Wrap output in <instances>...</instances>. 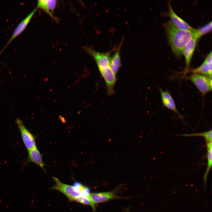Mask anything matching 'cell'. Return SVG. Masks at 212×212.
Instances as JSON below:
<instances>
[{"label":"cell","mask_w":212,"mask_h":212,"mask_svg":"<svg viewBox=\"0 0 212 212\" xmlns=\"http://www.w3.org/2000/svg\"><path fill=\"white\" fill-rule=\"evenodd\" d=\"M212 29V21H211L198 29H195V36L198 39L201 36L209 32Z\"/></svg>","instance_id":"2e32d148"},{"label":"cell","mask_w":212,"mask_h":212,"mask_svg":"<svg viewBox=\"0 0 212 212\" xmlns=\"http://www.w3.org/2000/svg\"><path fill=\"white\" fill-rule=\"evenodd\" d=\"M57 3V1L54 0H39L37 1V7L44 11L57 21L58 19L53 15Z\"/></svg>","instance_id":"8fae6325"},{"label":"cell","mask_w":212,"mask_h":212,"mask_svg":"<svg viewBox=\"0 0 212 212\" xmlns=\"http://www.w3.org/2000/svg\"><path fill=\"white\" fill-rule=\"evenodd\" d=\"M55 185L52 189L58 191L66 196L71 201H74L78 197L81 196L73 186L62 183L58 178L53 177Z\"/></svg>","instance_id":"5b68a950"},{"label":"cell","mask_w":212,"mask_h":212,"mask_svg":"<svg viewBox=\"0 0 212 212\" xmlns=\"http://www.w3.org/2000/svg\"><path fill=\"white\" fill-rule=\"evenodd\" d=\"M198 39L195 36L193 37L188 42L184 49L183 54L185 57L186 64V68L184 73L188 71Z\"/></svg>","instance_id":"52a82bcc"},{"label":"cell","mask_w":212,"mask_h":212,"mask_svg":"<svg viewBox=\"0 0 212 212\" xmlns=\"http://www.w3.org/2000/svg\"><path fill=\"white\" fill-rule=\"evenodd\" d=\"M28 151V156L26 163H34L43 169L45 164L40 152L37 147Z\"/></svg>","instance_id":"4fadbf2b"},{"label":"cell","mask_w":212,"mask_h":212,"mask_svg":"<svg viewBox=\"0 0 212 212\" xmlns=\"http://www.w3.org/2000/svg\"><path fill=\"white\" fill-rule=\"evenodd\" d=\"M207 150V168L204 176L205 184L206 182L208 173L212 165V143L211 142H206Z\"/></svg>","instance_id":"9a60e30c"},{"label":"cell","mask_w":212,"mask_h":212,"mask_svg":"<svg viewBox=\"0 0 212 212\" xmlns=\"http://www.w3.org/2000/svg\"><path fill=\"white\" fill-rule=\"evenodd\" d=\"M15 122L19 130L23 142L27 150L36 147L34 136L25 126L23 121L17 118Z\"/></svg>","instance_id":"277c9868"},{"label":"cell","mask_w":212,"mask_h":212,"mask_svg":"<svg viewBox=\"0 0 212 212\" xmlns=\"http://www.w3.org/2000/svg\"><path fill=\"white\" fill-rule=\"evenodd\" d=\"M159 90L163 105L175 112L180 118L183 119V116L178 112L175 102L168 90H166L164 91L161 88L159 89Z\"/></svg>","instance_id":"9c48e42d"},{"label":"cell","mask_w":212,"mask_h":212,"mask_svg":"<svg viewBox=\"0 0 212 212\" xmlns=\"http://www.w3.org/2000/svg\"><path fill=\"white\" fill-rule=\"evenodd\" d=\"M75 201L84 205H90L92 206L91 203L87 197L80 196L77 198Z\"/></svg>","instance_id":"d6986e66"},{"label":"cell","mask_w":212,"mask_h":212,"mask_svg":"<svg viewBox=\"0 0 212 212\" xmlns=\"http://www.w3.org/2000/svg\"><path fill=\"white\" fill-rule=\"evenodd\" d=\"M168 6V15L170 19V21L173 25L178 28L183 30L190 31L194 30V28H192L175 13L169 3Z\"/></svg>","instance_id":"30bf717a"},{"label":"cell","mask_w":212,"mask_h":212,"mask_svg":"<svg viewBox=\"0 0 212 212\" xmlns=\"http://www.w3.org/2000/svg\"><path fill=\"white\" fill-rule=\"evenodd\" d=\"M85 49L94 59L101 75H105L112 70L110 66L112 51L101 52L96 51L89 47H85Z\"/></svg>","instance_id":"7a4b0ae2"},{"label":"cell","mask_w":212,"mask_h":212,"mask_svg":"<svg viewBox=\"0 0 212 212\" xmlns=\"http://www.w3.org/2000/svg\"><path fill=\"white\" fill-rule=\"evenodd\" d=\"M187 78L197 87L204 96L212 90V76L193 73Z\"/></svg>","instance_id":"3957f363"},{"label":"cell","mask_w":212,"mask_h":212,"mask_svg":"<svg viewBox=\"0 0 212 212\" xmlns=\"http://www.w3.org/2000/svg\"><path fill=\"white\" fill-rule=\"evenodd\" d=\"M123 40L118 45L115 49L112 56L111 57L110 60V66L111 68L116 75L118 72L121 65V61L120 57V50Z\"/></svg>","instance_id":"7c38bea8"},{"label":"cell","mask_w":212,"mask_h":212,"mask_svg":"<svg viewBox=\"0 0 212 212\" xmlns=\"http://www.w3.org/2000/svg\"><path fill=\"white\" fill-rule=\"evenodd\" d=\"M73 186L81 196L87 197L90 193L89 189L80 183H75Z\"/></svg>","instance_id":"ac0fdd59"},{"label":"cell","mask_w":212,"mask_h":212,"mask_svg":"<svg viewBox=\"0 0 212 212\" xmlns=\"http://www.w3.org/2000/svg\"><path fill=\"white\" fill-rule=\"evenodd\" d=\"M118 197L115 191L91 193L87 196L91 203L93 209H95L96 204L105 202Z\"/></svg>","instance_id":"8992f818"},{"label":"cell","mask_w":212,"mask_h":212,"mask_svg":"<svg viewBox=\"0 0 212 212\" xmlns=\"http://www.w3.org/2000/svg\"><path fill=\"white\" fill-rule=\"evenodd\" d=\"M165 26L173 52L177 56L181 55L186 44L195 36V29L193 31L181 29L175 26L170 21L165 24Z\"/></svg>","instance_id":"6da1fadb"},{"label":"cell","mask_w":212,"mask_h":212,"mask_svg":"<svg viewBox=\"0 0 212 212\" xmlns=\"http://www.w3.org/2000/svg\"><path fill=\"white\" fill-rule=\"evenodd\" d=\"M37 10V9H34L18 24L14 29L11 36L5 45L4 49L16 37L24 31L36 11Z\"/></svg>","instance_id":"ba28073f"},{"label":"cell","mask_w":212,"mask_h":212,"mask_svg":"<svg viewBox=\"0 0 212 212\" xmlns=\"http://www.w3.org/2000/svg\"><path fill=\"white\" fill-rule=\"evenodd\" d=\"M180 136L185 137L191 136H201L204 138L206 142H211L212 140V131L211 130L204 132L193 133L191 134H183L180 135Z\"/></svg>","instance_id":"e0dca14e"},{"label":"cell","mask_w":212,"mask_h":212,"mask_svg":"<svg viewBox=\"0 0 212 212\" xmlns=\"http://www.w3.org/2000/svg\"><path fill=\"white\" fill-rule=\"evenodd\" d=\"M212 62L205 60L202 64L197 68L192 69L193 73L198 74L206 76L212 75Z\"/></svg>","instance_id":"5bb4252c"}]
</instances>
